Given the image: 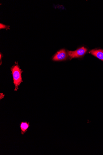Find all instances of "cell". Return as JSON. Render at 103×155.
Returning <instances> with one entry per match:
<instances>
[{
	"instance_id": "cell-1",
	"label": "cell",
	"mask_w": 103,
	"mask_h": 155,
	"mask_svg": "<svg viewBox=\"0 0 103 155\" xmlns=\"http://www.w3.org/2000/svg\"><path fill=\"white\" fill-rule=\"evenodd\" d=\"M11 68L13 79V83L15 86V91H17L18 86L22 82L21 74L23 71L19 68L18 63Z\"/></svg>"
},
{
	"instance_id": "cell-2",
	"label": "cell",
	"mask_w": 103,
	"mask_h": 155,
	"mask_svg": "<svg viewBox=\"0 0 103 155\" xmlns=\"http://www.w3.org/2000/svg\"><path fill=\"white\" fill-rule=\"evenodd\" d=\"M87 51V49L84 47L80 48L76 51H68L67 54L71 59L75 58H80L85 55Z\"/></svg>"
},
{
	"instance_id": "cell-3",
	"label": "cell",
	"mask_w": 103,
	"mask_h": 155,
	"mask_svg": "<svg viewBox=\"0 0 103 155\" xmlns=\"http://www.w3.org/2000/svg\"><path fill=\"white\" fill-rule=\"evenodd\" d=\"M68 54L64 49L59 51L54 55L53 60L56 61H62L66 60L68 57Z\"/></svg>"
},
{
	"instance_id": "cell-4",
	"label": "cell",
	"mask_w": 103,
	"mask_h": 155,
	"mask_svg": "<svg viewBox=\"0 0 103 155\" xmlns=\"http://www.w3.org/2000/svg\"><path fill=\"white\" fill-rule=\"evenodd\" d=\"M90 53L103 61V50L94 49L91 50Z\"/></svg>"
},
{
	"instance_id": "cell-5",
	"label": "cell",
	"mask_w": 103,
	"mask_h": 155,
	"mask_svg": "<svg viewBox=\"0 0 103 155\" xmlns=\"http://www.w3.org/2000/svg\"><path fill=\"white\" fill-rule=\"evenodd\" d=\"M30 126L29 122L27 123L26 121L22 122L20 125L21 130V133L23 135L25 133Z\"/></svg>"
},
{
	"instance_id": "cell-6",
	"label": "cell",
	"mask_w": 103,
	"mask_h": 155,
	"mask_svg": "<svg viewBox=\"0 0 103 155\" xmlns=\"http://www.w3.org/2000/svg\"><path fill=\"white\" fill-rule=\"evenodd\" d=\"M1 29H7L9 28L7 26L1 23V27H0Z\"/></svg>"
},
{
	"instance_id": "cell-7",
	"label": "cell",
	"mask_w": 103,
	"mask_h": 155,
	"mask_svg": "<svg viewBox=\"0 0 103 155\" xmlns=\"http://www.w3.org/2000/svg\"><path fill=\"white\" fill-rule=\"evenodd\" d=\"M5 96V95L3 94V93H1L0 94V97H1V100Z\"/></svg>"
}]
</instances>
